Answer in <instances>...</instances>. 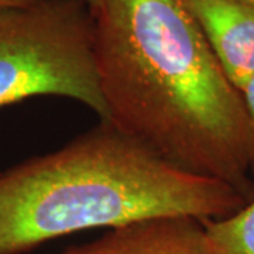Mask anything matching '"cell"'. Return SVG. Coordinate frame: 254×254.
<instances>
[{"mask_svg": "<svg viewBox=\"0 0 254 254\" xmlns=\"http://www.w3.org/2000/svg\"><path fill=\"white\" fill-rule=\"evenodd\" d=\"M242 98L245 102L246 112L249 116L250 131H252V177L254 180V73L242 89Z\"/></svg>", "mask_w": 254, "mask_h": 254, "instance_id": "7", "label": "cell"}, {"mask_svg": "<svg viewBox=\"0 0 254 254\" xmlns=\"http://www.w3.org/2000/svg\"><path fill=\"white\" fill-rule=\"evenodd\" d=\"M34 96L78 100L110 123L100 89L95 13L83 0L0 9V108Z\"/></svg>", "mask_w": 254, "mask_h": 254, "instance_id": "3", "label": "cell"}, {"mask_svg": "<svg viewBox=\"0 0 254 254\" xmlns=\"http://www.w3.org/2000/svg\"><path fill=\"white\" fill-rule=\"evenodd\" d=\"M203 226L215 254H254V200L227 218L205 220Z\"/></svg>", "mask_w": 254, "mask_h": 254, "instance_id": "6", "label": "cell"}, {"mask_svg": "<svg viewBox=\"0 0 254 254\" xmlns=\"http://www.w3.org/2000/svg\"><path fill=\"white\" fill-rule=\"evenodd\" d=\"M92 10H93V13L96 11V10L99 9V6L102 4V0H83Z\"/></svg>", "mask_w": 254, "mask_h": 254, "instance_id": "9", "label": "cell"}, {"mask_svg": "<svg viewBox=\"0 0 254 254\" xmlns=\"http://www.w3.org/2000/svg\"><path fill=\"white\" fill-rule=\"evenodd\" d=\"M95 21L110 123L174 165L254 200L245 102L184 0H102Z\"/></svg>", "mask_w": 254, "mask_h": 254, "instance_id": "1", "label": "cell"}, {"mask_svg": "<svg viewBox=\"0 0 254 254\" xmlns=\"http://www.w3.org/2000/svg\"><path fill=\"white\" fill-rule=\"evenodd\" d=\"M229 81L242 92L254 73V9L239 0H184Z\"/></svg>", "mask_w": 254, "mask_h": 254, "instance_id": "4", "label": "cell"}, {"mask_svg": "<svg viewBox=\"0 0 254 254\" xmlns=\"http://www.w3.org/2000/svg\"><path fill=\"white\" fill-rule=\"evenodd\" d=\"M239 1H242V3H245V4H247V6H250V7L254 9V0H239Z\"/></svg>", "mask_w": 254, "mask_h": 254, "instance_id": "10", "label": "cell"}, {"mask_svg": "<svg viewBox=\"0 0 254 254\" xmlns=\"http://www.w3.org/2000/svg\"><path fill=\"white\" fill-rule=\"evenodd\" d=\"M38 0H0V9H7V7H17V6H26L36 3Z\"/></svg>", "mask_w": 254, "mask_h": 254, "instance_id": "8", "label": "cell"}, {"mask_svg": "<svg viewBox=\"0 0 254 254\" xmlns=\"http://www.w3.org/2000/svg\"><path fill=\"white\" fill-rule=\"evenodd\" d=\"M247 200L188 173L108 122L0 173V254L158 218H227Z\"/></svg>", "mask_w": 254, "mask_h": 254, "instance_id": "2", "label": "cell"}, {"mask_svg": "<svg viewBox=\"0 0 254 254\" xmlns=\"http://www.w3.org/2000/svg\"><path fill=\"white\" fill-rule=\"evenodd\" d=\"M61 254H215L203 222L158 218L110 229L99 239Z\"/></svg>", "mask_w": 254, "mask_h": 254, "instance_id": "5", "label": "cell"}]
</instances>
